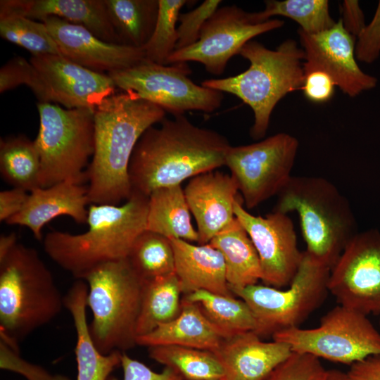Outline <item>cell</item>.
<instances>
[{
    "label": "cell",
    "instance_id": "6da1fadb",
    "mask_svg": "<svg viewBox=\"0 0 380 380\" xmlns=\"http://www.w3.org/2000/svg\"><path fill=\"white\" fill-rule=\"evenodd\" d=\"M148 128L132 155L129 175L132 191L146 196L225 165L231 145L219 132L194 125L184 115L164 118Z\"/></svg>",
    "mask_w": 380,
    "mask_h": 380
},
{
    "label": "cell",
    "instance_id": "7a4b0ae2",
    "mask_svg": "<svg viewBox=\"0 0 380 380\" xmlns=\"http://www.w3.org/2000/svg\"><path fill=\"white\" fill-rule=\"evenodd\" d=\"M166 112L134 94L122 91L94 109V151L85 171L89 204L119 205L132 194L129 167L144 132Z\"/></svg>",
    "mask_w": 380,
    "mask_h": 380
},
{
    "label": "cell",
    "instance_id": "3957f363",
    "mask_svg": "<svg viewBox=\"0 0 380 380\" xmlns=\"http://www.w3.org/2000/svg\"><path fill=\"white\" fill-rule=\"evenodd\" d=\"M148 208V196L135 191L122 205L90 204L85 232H49L43 239L44 249L58 266L80 279L97 266L127 258L146 229Z\"/></svg>",
    "mask_w": 380,
    "mask_h": 380
},
{
    "label": "cell",
    "instance_id": "277c9868",
    "mask_svg": "<svg viewBox=\"0 0 380 380\" xmlns=\"http://www.w3.org/2000/svg\"><path fill=\"white\" fill-rule=\"evenodd\" d=\"M64 307L53 277L33 248L18 243L0 260V339L18 343L52 321Z\"/></svg>",
    "mask_w": 380,
    "mask_h": 380
},
{
    "label": "cell",
    "instance_id": "5b68a950",
    "mask_svg": "<svg viewBox=\"0 0 380 380\" xmlns=\"http://www.w3.org/2000/svg\"><path fill=\"white\" fill-rule=\"evenodd\" d=\"M250 63L243 72L224 78L203 80L201 85L233 94L253 112L250 134L263 138L272 113L286 95L300 89L304 80L305 53L293 39H286L275 50L256 41L246 43L239 52Z\"/></svg>",
    "mask_w": 380,
    "mask_h": 380
},
{
    "label": "cell",
    "instance_id": "8992f818",
    "mask_svg": "<svg viewBox=\"0 0 380 380\" xmlns=\"http://www.w3.org/2000/svg\"><path fill=\"white\" fill-rule=\"evenodd\" d=\"M277 197L274 210L298 214L305 252L331 270L357 233L348 200L330 181L315 176H292Z\"/></svg>",
    "mask_w": 380,
    "mask_h": 380
},
{
    "label": "cell",
    "instance_id": "52a82bcc",
    "mask_svg": "<svg viewBox=\"0 0 380 380\" xmlns=\"http://www.w3.org/2000/svg\"><path fill=\"white\" fill-rule=\"evenodd\" d=\"M80 279L88 286L87 307L92 314L89 330L99 352H124L137 345L143 281L127 258L97 266Z\"/></svg>",
    "mask_w": 380,
    "mask_h": 380
},
{
    "label": "cell",
    "instance_id": "ba28073f",
    "mask_svg": "<svg viewBox=\"0 0 380 380\" xmlns=\"http://www.w3.org/2000/svg\"><path fill=\"white\" fill-rule=\"evenodd\" d=\"M39 128L34 143L41 161V187L86 180L94 151V109L63 108L37 103Z\"/></svg>",
    "mask_w": 380,
    "mask_h": 380
},
{
    "label": "cell",
    "instance_id": "9c48e42d",
    "mask_svg": "<svg viewBox=\"0 0 380 380\" xmlns=\"http://www.w3.org/2000/svg\"><path fill=\"white\" fill-rule=\"evenodd\" d=\"M330 269L313 262L303 251L299 268L286 290L253 284L231 290L243 300L256 322L260 338L298 327L324 302Z\"/></svg>",
    "mask_w": 380,
    "mask_h": 380
},
{
    "label": "cell",
    "instance_id": "30bf717a",
    "mask_svg": "<svg viewBox=\"0 0 380 380\" xmlns=\"http://www.w3.org/2000/svg\"><path fill=\"white\" fill-rule=\"evenodd\" d=\"M272 336L287 343L293 353L349 365L380 355V332L367 315L341 305L322 316L315 328L292 327Z\"/></svg>",
    "mask_w": 380,
    "mask_h": 380
},
{
    "label": "cell",
    "instance_id": "8fae6325",
    "mask_svg": "<svg viewBox=\"0 0 380 380\" xmlns=\"http://www.w3.org/2000/svg\"><path fill=\"white\" fill-rule=\"evenodd\" d=\"M186 63L160 65L144 60L128 69L111 72L116 88L150 101L174 116L187 111L212 113L222 103V92L195 84Z\"/></svg>",
    "mask_w": 380,
    "mask_h": 380
},
{
    "label": "cell",
    "instance_id": "7c38bea8",
    "mask_svg": "<svg viewBox=\"0 0 380 380\" xmlns=\"http://www.w3.org/2000/svg\"><path fill=\"white\" fill-rule=\"evenodd\" d=\"M298 147V140L285 132L230 146L225 165L238 184L246 208L253 209L280 193L292 177Z\"/></svg>",
    "mask_w": 380,
    "mask_h": 380
},
{
    "label": "cell",
    "instance_id": "4fadbf2b",
    "mask_svg": "<svg viewBox=\"0 0 380 380\" xmlns=\"http://www.w3.org/2000/svg\"><path fill=\"white\" fill-rule=\"evenodd\" d=\"M284 23L278 19L261 22L255 13L234 4L219 7L203 26L198 41L175 50L166 65L194 61L203 65L209 73L220 75L229 61L239 54L246 43L258 35L281 27Z\"/></svg>",
    "mask_w": 380,
    "mask_h": 380
},
{
    "label": "cell",
    "instance_id": "5bb4252c",
    "mask_svg": "<svg viewBox=\"0 0 380 380\" xmlns=\"http://www.w3.org/2000/svg\"><path fill=\"white\" fill-rule=\"evenodd\" d=\"M328 289L339 305L380 315V232H357L330 270Z\"/></svg>",
    "mask_w": 380,
    "mask_h": 380
},
{
    "label": "cell",
    "instance_id": "9a60e30c",
    "mask_svg": "<svg viewBox=\"0 0 380 380\" xmlns=\"http://www.w3.org/2000/svg\"><path fill=\"white\" fill-rule=\"evenodd\" d=\"M234 215L257 251L263 283L277 289L289 286L299 268L303 252L298 249L294 225L288 214L274 210L265 217L252 215L238 196Z\"/></svg>",
    "mask_w": 380,
    "mask_h": 380
},
{
    "label": "cell",
    "instance_id": "2e32d148",
    "mask_svg": "<svg viewBox=\"0 0 380 380\" xmlns=\"http://www.w3.org/2000/svg\"><path fill=\"white\" fill-rule=\"evenodd\" d=\"M305 53L304 72L320 69L329 74L336 87L350 97L374 89L377 79L363 72L355 56V38L344 28L341 19L322 32L308 34L298 30Z\"/></svg>",
    "mask_w": 380,
    "mask_h": 380
},
{
    "label": "cell",
    "instance_id": "e0dca14e",
    "mask_svg": "<svg viewBox=\"0 0 380 380\" xmlns=\"http://www.w3.org/2000/svg\"><path fill=\"white\" fill-rule=\"evenodd\" d=\"M51 102L68 109H95L105 99L115 94L116 87L107 73L82 67L62 55L32 56Z\"/></svg>",
    "mask_w": 380,
    "mask_h": 380
},
{
    "label": "cell",
    "instance_id": "ac0fdd59",
    "mask_svg": "<svg viewBox=\"0 0 380 380\" xmlns=\"http://www.w3.org/2000/svg\"><path fill=\"white\" fill-rule=\"evenodd\" d=\"M42 22L61 54L91 70L108 74L130 68L145 60L142 49L105 42L81 25L55 16Z\"/></svg>",
    "mask_w": 380,
    "mask_h": 380
},
{
    "label": "cell",
    "instance_id": "d6986e66",
    "mask_svg": "<svg viewBox=\"0 0 380 380\" xmlns=\"http://www.w3.org/2000/svg\"><path fill=\"white\" fill-rule=\"evenodd\" d=\"M239 187L231 175L212 170L189 179L184 194L198 234V244L212 239L234 219Z\"/></svg>",
    "mask_w": 380,
    "mask_h": 380
},
{
    "label": "cell",
    "instance_id": "ffe728a7",
    "mask_svg": "<svg viewBox=\"0 0 380 380\" xmlns=\"http://www.w3.org/2000/svg\"><path fill=\"white\" fill-rule=\"evenodd\" d=\"M88 204L87 186L66 180L30 191L22 210L6 223L26 227L41 241L43 227L57 217L67 215L77 224H87Z\"/></svg>",
    "mask_w": 380,
    "mask_h": 380
},
{
    "label": "cell",
    "instance_id": "44dd1931",
    "mask_svg": "<svg viewBox=\"0 0 380 380\" xmlns=\"http://www.w3.org/2000/svg\"><path fill=\"white\" fill-rule=\"evenodd\" d=\"M8 15L40 22L58 17L85 27L105 42L120 44L104 0H1L0 18Z\"/></svg>",
    "mask_w": 380,
    "mask_h": 380
},
{
    "label": "cell",
    "instance_id": "7402d4cb",
    "mask_svg": "<svg viewBox=\"0 0 380 380\" xmlns=\"http://www.w3.org/2000/svg\"><path fill=\"white\" fill-rule=\"evenodd\" d=\"M226 380H264L292 353L285 343L265 342L254 331L223 339L215 353Z\"/></svg>",
    "mask_w": 380,
    "mask_h": 380
},
{
    "label": "cell",
    "instance_id": "603a6c76",
    "mask_svg": "<svg viewBox=\"0 0 380 380\" xmlns=\"http://www.w3.org/2000/svg\"><path fill=\"white\" fill-rule=\"evenodd\" d=\"M175 272L184 296L203 290L223 296H233L226 279L224 258L210 243L194 245L172 239Z\"/></svg>",
    "mask_w": 380,
    "mask_h": 380
},
{
    "label": "cell",
    "instance_id": "cb8c5ba5",
    "mask_svg": "<svg viewBox=\"0 0 380 380\" xmlns=\"http://www.w3.org/2000/svg\"><path fill=\"white\" fill-rule=\"evenodd\" d=\"M87 291V283L77 279L64 296V307L72 317L76 331V380H107L120 365L122 352L115 350L105 355L94 345L86 315Z\"/></svg>",
    "mask_w": 380,
    "mask_h": 380
},
{
    "label": "cell",
    "instance_id": "d4e9b609",
    "mask_svg": "<svg viewBox=\"0 0 380 380\" xmlns=\"http://www.w3.org/2000/svg\"><path fill=\"white\" fill-rule=\"evenodd\" d=\"M222 341L199 306L182 298L180 312L174 319L137 337L136 343L148 348L178 346L215 353Z\"/></svg>",
    "mask_w": 380,
    "mask_h": 380
},
{
    "label": "cell",
    "instance_id": "484cf974",
    "mask_svg": "<svg viewBox=\"0 0 380 380\" xmlns=\"http://www.w3.org/2000/svg\"><path fill=\"white\" fill-rule=\"evenodd\" d=\"M209 243L219 250L224 258L230 290L256 284L261 280L262 269L257 251L236 217Z\"/></svg>",
    "mask_w": 380,
    "mask_h": 380
},
{
    "label": "cell",
    "instance_id": "4316f807",
    "mask_svg": "<svg viewBox=\"0 0 380 380\" xmlns=\"http://www.w3.org/2000/svg\"><path fill=\"white\" fill-rule=\"evenodd\" d=\"M191 212L181 185L158 189L148 196L146 230L169 239L198 241Z\"/></svg>",
    "mask_w": 380,
    "mask_h": 380
},
{
    "label": "cell",
    "instance_id": "83f0119b",
    "mask_svg": "<svg viewBox=\"0 0 380 380\" xmlns=\"http://www.w3.org/2000/svg\"><path fill=\"white\" fill-rule=\"evenodd\" d=\"M181 294L180 282L175 272L143 281L137 337L174 319L181 310Z\"/></svg>",
    "mask_w": 380,
    "mask_h": 380
},
{
    "label": "cell",
    "instance_id": "f1b7e54d",
    "mask_svg": "<svg viewBox=\"0 0 380 380\" xmlns=\"http://www.w3.org/2000/svg\"><path fill=\"white\" fill-rule=\"evenodd\" d=\"M121 44L142 49L154 30L158 0H104Z\"/></svg>",
    "mask_w": 380,
    "mask_h": 380
},
{
    "label": "cell",
    "instance_id": "f546056e",
    "mask_svg": "<svg viewBox=\"0 0 380 380\" xmlns=\"http://www.w3.org/2000/svg\"><path fill=\"white\" fill-rule=\"evenodd\" d=\"M183 298L199 306L223 339L256 329L253 314L241 298L203 290L194 291Z\"/></svg>",
    "mask_w": 380,
    "mask_h": 380
},
{
    "label": "cell",
    "instance_id": "4dcf8cb0",
    "mask_svg": "<svg viewBox=\"0 0 380 380\" xmlns=\"http://www.w3.org/2000/svg\"><path fill=\"white\" fill-rule=\"evenodd\" d=\"M0 175L12 187L29 193L41 187V161L34 141L23 134L1 138Z\"/></svg>",
    "mask_w": 380,
    "mask_h": 380
},
{
    "label": "cell",
    "instance_id": "1f68e13d",
    "mask_svg": "<svg viewBox=\"0 0 380 380\" xmlns=\"http://www.w3.org/2000/svg\"><path fill=\"white\" fill-rule=\"evenodd\" d=\"M149 357L170 368L185 380L224 378L223 366L211 351L178 346L148 348Z\"/></svg>",
    "mask_w": 380,
    "mask_h": 380
},
{
    "label": "cell",
    "instance_id": "d6a6232c",
    "mask_svg": "<svg viewBox=\"0 0 380 380\" xmlns=\"http://www.w3.org/2000/svg\"><path fill=\"white\" fill-rule=\"evenodd\" d=\"M127 260L142 281L175 272L171 240L146 229L134 242Z\"/></svg>",
    "mask_w": 380,
    "mask_h": 380
},
{
    "label": "cell",
    "instance_id": "836d02e7",
    "mask_svg": "<svg viewBox=\"0 0 380 380\" xmlns=\"http://www.w3.org/2000/svg\"><path fill=\"white\" fill-rule=\"evenodd\" d=\"M255 13L261 22L275 15L289 18L308 34L322 32L336 23L330 15L327 0H268L265 1V9Z\"/></svg>",
    "mask_w": 380,
    "mask_h": 380
},
{
    "label": "cell",
    "instance_id": "e575fe53",
    "mask_svg": "<svg viewBox=\"0 0 380 380\" xmlns=\"http://www.w3.org/2000/svg\"><path fill=\"white\" fill-rule=\"evenodd\" d=\"M0 35L2 39L25 49L32 56L61 55L43 22L23 15L2 17Z\"/></svg>",
    "mask_w": 380,
    "mask_h": 380
},
{
    "label": "cell",
    "instance_id": "d590c367",
    "mask_svg": "<svg viewBox=\"0 0 380 380\" xmlns=\"http://www.w3.org/2000/svg\"><path fill=\"white\" fill-rule=\"evenodd\" d=\"M186 0H158V13L153 34L142 48L145 60L160 65L167 61L176 49L177 25L182 8Z\"/></svg>",
    "mask_w": 380,
    "mask_h": 380
},
{
    "label": "cell",
    "instance_id": "8d00e7d4",
    "mask_svg": "<svg viewBox=\"0 0 380 380\" xmlns=\"http://www.w3.org/2000/svg\"><path fill=\"white\" fill-rule=\"evenodd\" d=\"M23 84L32 90L38 103H51L49 92L36 68L30 60L18 56L9 60L0 69V93Z\"/></svg>",
    "mask_w": 380,
    "mask_h": 380
},
{
    "label": "cell",
    "instance_id": "74e56055",
    "mask_svg": "<svg viewBox=\"0 0 380 380\" xmlns=\"http://www.w3.org/2000/svg\"><path fill=\"white\" fill-rule=\"evenodd\" d=\"M327 372L315 356L292 352L264 380H324Z\"/></svg>",
    "mask_w": 380,
    "mask_h": 380
},
{
    "label": "cell",
    "instance_id": "f35d334b",
    "mask_svg": "<svg viewBox=\"0 0 380 380\" xmlns=\"http://www.w3.org/2000/svg\"><path fill=\"white\" fill-rule=\"evenodd\" d=\"M222 1L205 0L194 9L179 15L176 49H181L196 43L205 22L217 10Z\"/></svg>",
    "mask_w": 380,
    "mask_h": 380
},
{
    "label": "cell",
    "instance_id": "ab89813d",
    "mask_svg": "<svg viewBox=\"0 0 380 380\" xmlns=\"http://www.w3.org/2000/svg\"><path fill=\"white\" fill-rule=\"evenodd\" d=\"M355 42L356 59L372 63L380 55V1L371 22L365 26Z\"/></svg>",
    "mask_w": 380,
    "mask_h": 380
},
{
    "label": "cell",
    "instance_id": "60d3db41",
    "mask_svg": "<svg viewBox=\"0 0 380 380\" xmlns=\"http://www.w3.org/2000/svg\"><path fill=\"white\" fill-rule=\"evenodd\" d=\"M0 367L23 375L27 380H51V375L43 367L23 359L15 350L0 339Z\"/></svg>",
    "mask_w": 380,
    "mask_h": 380
},
{
    "label": "cell",
    "instance_id": "b9f144b4",
    "mask_svg": "<svg viewBox=\"0 0 380 380\" xmlns=\"http://www.w3.org/2000/svg\"><path fill=\"white\" fill-rule=\"evenodd\" d=\"M336 84L331 76L320 69L304 72L302 87L305 97L316 103H323L334 96Z\"/></svg>",
    "mask_w": 380,
    "mask_h": 380
},
{
    "label": "cell",
    "instance_id": "7bdbcfd3",
    "mask_svg": "<svg viewBox=\"0 0 380 380\" xmlns=\"http://www.w3.org/2000/svg\"><path fill=\"white\" fill-rule=\"evenodd\" d=\"M120 366L123 370L122 380H184L175 371L168 367L161 372H156L141 362L130 357L122 352ZM107 380H119L110 376Z\"/></svg>",
    "mask_w": 380,
    "mask_h": 380
},
{
    "label": "cell",
    "instance_id": "ee69618b",
    "mask_svg": "<svg viewBox=\"0 0 380 380\" xmlns=\"http://www.w3.org/2000/svg\"><path fill=\"white\" fill-rule=\"evenodd\" d=\"M29 192L19 188L0 192V221L6 222L9 218L18 213L23 208Z\"/></svg>",
    "mask_w": 380,
    "mask_h": 380
},
{
    "label": "cell",
    "instance_id": "f6af8a7d",
    "mask_svg": "<svg viewBox=\"0 0 380 380\" xmlns=\"http://www.w3.org/2000/svg\"><path fill=\"white\" fill-rule=\"evenodd\" d=\"M341 18L346 30L356 39L365 27V15L356 0H345L341 6Z\"/></svg>",
    "mask_w": 380,
    "mask_h": 380
},
{
    "label": "cell",
    "instance_id": "bcb514c9",
    "mask_svg": "<svg viewBox=\"0 0 380 380\" xmlns=\"http://www.w3.org/2000/svg\"><path fill=\"white\" fill-rule=\"evenodd\" d=\"M346 374L348 380H380V355L352 364Z\"/></svg>",
    "mask_w": 380,
    "mask_h": 380
},
{
    "label": "cell",
    "instance_id": "7dc6e473",
    "mask_svg": "<svg viewBox=\"0 0 380 380\" xmlns=\"http://www.w3.org/2000/svg\"><path fill=\"white\" fill-rule=\"evenodd\" d=\"M17 243V235L15 232L1 234L0 236V260L4 259Z\"/></svg>",
    "mask_w": 380,
    "mask_h": 380
},
{
    "label": "cell",
    "instance_id": "c3c4849f",
    "mask_svg": "<svg viewBox=\"0 0 380 380\" xmlns=\"http://www.w3.org/2000/svg\"><path fill=\"white\" fill-rule=\"evenodd\" d=\"M324 380H348L346 372H343L338 369L327 370Z\"/></svg>",
    "mask_w": 380,
    "mask_h": 380
},
{
    "label": "cell",
    "instance_id": "681fc988",
    "mask_svg": "<svg viewBox=\"0 0 380 380\" xmlns=\"http://www.w3.org/2000/svg\"><path fill=\"white\" fill-rule=\"evenodd\" d=\"M51 380H72L69 377L61 375V374H56L53 375V377Z\"/></svg>",
    "mask_w": 380,
    "mask_h": 380
},
{
    "label": "cell",
    "instance_id": "f907efd6",
    "mask_svg": "<svg viewBox=\"0 0 380 380\" xmlns=\"http://www.w3.org/2000/svg\"><path fill=\"white\" fill-rule=\"evenodd\" d=\"M185 380V379H184ZM203 380H226L225 378H222V379H203Z\"/></svg>",
    "mask_w": 380,
    "mask_h": 380
},
{
    "label": "cell",
    "instance_id": "816d5d0a",
    "mask_svg": "<svg viewBox=\"0 0 380 380\" xmlns=\"http://www.w3.org/2000/svg\"><path fill=\"white\" fill-rule=\"evenodd\" d=\"M379 327H380V318H379Z\"/></svg>",
    "mask_w": 380,
    "mask_h": 380
}]
</instances>
